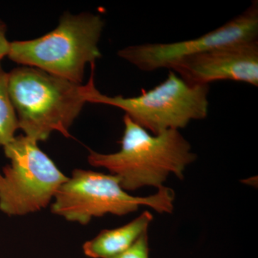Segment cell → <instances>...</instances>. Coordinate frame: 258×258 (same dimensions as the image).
<instances>
[{
  "mask_svg": "<svg viewBox=\"0 0 258 258\" xmlns=\"http://www.w3.org/2000/svg\"><path fill=\"white\" fill-rule=\"evenodd\" d=\"M123 123L120 151L112 154L90 151L88 161L91 166L108 169L120 179L125 191L144 186L159 189L170 174L184 179L186 166L196 160L197 155L179 131L150 134L126 115Z\"/></svg>",
  "mask_w": 258,
  "mask_h": 258,
  "instance_id": "cell-1",
  "label": "cell"
},
{
  "mask_svg": "<svg viewBox=\"0 0 258 258\" xmlns=\"http://www.w3.org/2000/svg\"><path fill=\"white\" fill-rule=\"evenodd\" d=\"M87 84H79L36 68L22 66L8 73V91L18 128L35 142L53 132L69 137V129L85 103Z\"/></svg>",
  "mask_w": 258,
  "mask_h": 258,
  "instance_id": "cell-2",
  "label": "cell"
},
{
  "mask_svg": "<svg viewBox=\"0 0 258 258\" xmlns=\"http://www.w3.org/2000/svg\"><path fill=\"white\" fill-rule=\"evenodd\" d=\"M104 28L100 15L64 14L55 30L43 36L10 42V60L82 84L85 68L101 57L98 42Z\"/></svg>",
  "mask_w": 258,
  "mask_h": 258,
  "instance_id": "cell-3",
  "label": "cell"
},
{
  "mask_svg": "<svg viewBox=\"0 0 258 258\" xmlns=\"http://www.w3.org/2000/svg\"><path fill=\"white\" fill-rule=\"evenodd\" d=\"M87 103L116 107L125 112L134 123L154 135L184 128L193 120L208 114L209 85L195 86L185 82L174 71L156 87L142 90L138 96L124 98L102 94L95 87L91 75Z\"/></svg>",
  "mask_w": 258,
  "mask_h": 258,
  "instance_id": "cell-4",
  "label": "cell"
},
{
  "mask_svg": "<svg viewBox=\"0 0 258 258\" xmlns=\"http://www.w3.org/2000/svg\"><path fill=\"white\" fill-rule=\"evenodd\" d=\"M54 200L52 213L68 221L87 225L93 217L107 214L124 216L141 206L149 207L159 213H171L175 192L164 186L154 195L132 196L123 189L117 176L77 169L61 185Z\"/></svg>",
  "mask_w": 258,
  "mask_h": 258,
  "instance_id": "cell-5",
  "label": "cell"
},
{
  "mask_svg": "<svg viewBox=\"0 0 258 258\" xmlns=\"http://www.w3.org/2000/svg\"><path fill=\"white\" fill-rule=\"evenodd\" d=\"M4 150L10 164L0 172V210L23 216L46 208L69 177L26 136L15 137Z\"/></svg>",
  "mask_w": 258,
  "mask_h": 258,
  "instance_id": "cell-6",
  "label": "cell"
},
{
  "mask_svg": "<svg viewBox=\"0 0 258 258\" xmlns=\"http://www.w3.org/2000/svg\"><path fill=\"white\" fill-rule=\"evenodd\" d=\"M258 40V3L254 1L242 14L205 35L171 43H145L121 49L118 55L145 72L169 69L189 56L238 42Z\"/></svg>",
  "mask_w": 258,
  "mask_h": 258,
  "instance_id": "cell-7",
  "label": "cell"
},
{
  "mask_svg": "<svg viewBox=\"0 0 258 258\" xmlns=\"http://www.w3.org/2000/svg\"><path fill=\"white\" fill-rule=\"evenodd\" d=\"M185 82L195 86L234 81L258 86V40L217 47L184 57L171 66Z\"/></svg>",
  "mask_w": 258,
  "mask_h": 258,
  "instance_id": "cell-8",
  "label": "cell"
},
{
  "mask_svg": "<svg viewBox=\"0 0 258 258\" xmlns=\"http://www.w3.org/2000/svg\"><path fill=\"white\" fill-rule=\"evenodd\" d=\"M153 220L150 212H144L126 225L101 231L83 246V252L91 258H111L130 247L144 232Z\"/></svg>",
  "mask_w": 258,
  "mask_h": 258,
  "instance_id": "cell-9",
  "label": "cell"
},
{
  "mask_svg": "<svg viewBox=\"0 0 258 258\" xmlns=\"http://www.w3.org/2000/svg\"><path fill=\"white\" fill-rule=\"evenodd\" d=\"M18 129V118L8 91V73L0 60V146L10 143Z\"/></svg>",
  "mask_w": 258,
  "mask_h": 258,
  "instance_id": "cell-10",
  "label": "cell"
},
{
  "mask_svg": "<svg viewBox=\"0 0 258 258\" xmlns=\"http://www.w3.org/2000/svg\"><path fill=\"white\" fill-rule=\"evenodd\" d=\"M111 258H149V236L144 232L124 252Z\"/></svg>",
  "mask_w": 258,
  "mask_h": 258,
  "instance_id": "cell-11",
  "label": "cell"
},
{
  "mask_svg": "<svg viewBox=\"0 0 258 258\" xmlns=\"http://www.w3.org/2000/svg\"><path fill=\"white\" fill-rule=\"evenodd\" d=\"M6 25L0 20V60L9 53L10 42L6 37Z\"/></svg>",
  "mask_w": 258,
  "mask_h": 258,
  "instance_id": "cell-12",
  "label": "cell"
}]
</instances>
